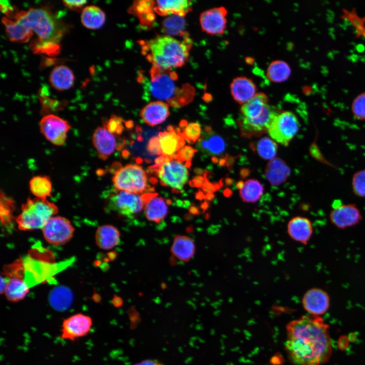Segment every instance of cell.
Instances as JSON below:
<instances>
[{
  "label": "cell",
  "instance_id": "cell-1",
  "mask_svg": "<svg viewBox=\"0 0 365 365\" xmlns=\"http://www.w3.org/2000/svg\"><path fill=\"white\" fill-rule=\"evenodd\" d=\"M285 350L294 365H320L332 352L328 326L317 315H304L286 325Z\"/></svg>",
  "mask_w": 365,
  "mask_h": 365
},
{
  "label": "cell",
  "instance_id": "cell-2",
  "mask_svg": "<svg viewBox=\"0 0 365 365\" xmlns=\"http://www.w3.org/2000/svg\"><path fill=\"white\" fill-rule=\"evenodd\" d=\"M27 26L36 35L30 44L32 52L50 56L60 51V42L64 32L63 24L44 8L18 11L13 18Z\"/></svg>",
  "mask_w": 365,
  "mask_h": 365
},
{
  "label": "cell",
  "instance_id": "cell-3",
  "mask_svg": "<svg viewBox=\"0 0 365 365\" xmlns=\"http://www.w3.org/2000/svg\"><path fill=\"white\" fill-rule=\"evenodd\" d=\"M190 46L188 41L162 35L148 41L142 50L153 67L168 70L185 64L189 58Z\"/></svg>",
  "mask_w": 365,
  "mask_h": 365
},
{
  "label": "cell",
  "instance_id": "cell-4",
  "mask_svg": "<svg viewBox=\"0 0 365 365\" xmlns=\"http://www.w3.org/2000/svg\"><path fill=\"white\" fill-rule=\"evenodd\" d=\"M58 211L57 206L47 199L28 198L16 218L18 229L21 231L42 229Z\"/></svg>",
  "mask_w": 365,
  "mask_h": 365
},
{
  "label": "cell",
  "instance_id": "cell-5",
  "mask_svg": "<svg viewBox=\"0 0 365 365\" xmlns=\"http://www.w3.org/2000/svg\"><path fill=\"white\" fill-rule=\"evenodd\" d=\"M113 181L117 190L133 193H142L148 187L147 173L137 164H128L118 169Z\"/></svg>",
  "mask_w": 365,
  "mask_h": 365
},
{
  "label": "cell",
  "instance_id": "cell-6",
  "mask_svg": "<svg viewBox=\"0 0 365 365\" xmlns=\"http://www.w3.org/2000/svg\"><path fill=\"white\" fill-rule=\"evenodd\" d=\"M177 77L170 70H162L153 67L151 70L150 90L152 95L161 101H168L174 106V97L177 91Z\"/></svg>",
  "mask_w": 365,
  "mask_h": 365
},
{
  "label": "cell",
  "instance_id": "cell-7",
  "mask_svg": "<svg viewBox=\"0 0 365 365\" xmlns=\"http://www.w3.org/2000/svg\"><path fill=\"white\" fill-rule=\"evenodd\" d=\"M299 121L289 111L279 112L272 120L267 132L273 140L287 146L299 131Z\"/></svg>",
  "mask_w": 365,
  "mask_h": 365
},
{
  "label": "cell",
  "instance_id": "cell-8",
  "mask_svg": "<svg viewBox=\"0 0 365 365\" xmlns=\"http://www.w3.org/2000/svg\"><path fill=\"white\" fill-rule=\"evenodd\" d=\"M145 200L144 195L118 190L108 198L107 208L125 216H134L144 209Z\"/></svg>",
  "mask_w": 365,
  "mask_h": 365
},
{
  "label": "cell",
  "instance_id": "cell-9",
  "mask_svg": "<svg viewBox=\"0 0 365 365\" xmlns=\"http://www.w3.org/2000/svg\"><path fill=\"white\" fill-rule=\"evenodd\" d=\"M159 165L157 174L162 185L181 190L188 180L187 167L177 160H167Z\"/></svg>",
  "mask_w": 365,
  "mask_h": 365
},
{
  "label": "cell",
  "instance_id": "cell-10",
  "mask_svg": "<svg viewBox=\"0 0 365 365\" xmlns=\"http://www.w3.org/2000/svg\"><path fill=\"white\" fill-rule=\"evenodd\" d=\"M44 238L50 244L62 245L72 237L74 228L70 221L60 216L50 218L42 229Z\"/></svg>",
  "mask_w": 365,
  "mask_h": 365
},
{
  "label": "cell",
  "instance_id": "cell-11",
  "mask_svg": "<svg viewBox=\"0 0 365 365\" xmlns=\"http://www.w3.org/2000/svg\"><path fill=\"white\" fill-rule=\"evenodd\" d=\"M93 325L92 318L81 313L72 314L62 321L60 338L65 340L75 341L87 336Z\"/></svg>",
  "mask_w": 365,
  "mask_h": 365
},
{
  "label": "cell",
  "instance_id": "cell-12",
  "mask_svg": "<svg viewBox=\"0 0 365 365\" xmlns=\"http://www.w3.org/2000/svg\"><path fill=\"white\" fill-rule=\"evenodd\" d=\"M41 133L51 143L56 145H63L70 128L69 123L57 116H45L40 123Z\"/></svg>",
  "mask_w": 365,
  "mask_h": 365
},
{
  "label": "cell",
  "instance_id": "cell-13",
  "mask_svg": "<svg viewBox=\"0 0 365 365\" xmlns=\"http://www.w3.org/2000/svg\"><path fill=\"white\" fill-rule=\"evenodd\" d=\"M280 112L268 104L262 114L256 118L247 119L240 118L239 126L244 137L258 136L267 132L274 118Z\"/></svg>",
  "mask_w": 365,
  "mask_h": 365
},
{
  "label": "cell",
  "instance_id": "cell-14",
  "mask_svg": "<svg viewBox=\"0 0 365 365\" xmlns=\"http://www.w3.org/2000/svg\"><path fill=\"white\" fill-rule=\"evenodd\" d=\"M227 10L223 7H215L203 12L199 22L202 30L209 34H223L227 28Z\"/></svg>",
  "mask_w": 365,
  "mask_h": 365
},
{
  "label": "cell",
  "instance_id": "cell-15",
  "mask_svg": "<svg viewBox=\"0 0 365 365\" xmlns=\"http://www.w3.org/2000/svg\"><path fill=\"white\" fill-rule=\"evenodd\" d=\"M331 223L339 229H345L359 223L362 215L358 208L354 204H341L333 208L330 214Z\"/></svg>",
  "mask_w": 365,
  "mask_h": 365
},
{
  "label": "cell",
  "instance_id": "cell-16",
  "mask_svg": "<svg viewBox=\"0 0 365 365\" xmlns=\"http://www.w3.org/2000/svg\"><path fill=\"white\" fill-rule=\"evenodd\" d=\"M302 305L304 309L311 315L318 316L325 313L328 309L330 297L323 289L312 288L304 294Z\"/></svg>",
  "mask_w": 365,
  "mask_h": 365
},
{
  "label": "cell",
  "instance_id": "cell-17",
  "mask_svg": "<svg viewBox=\"0 0 365 365\" xmlns=\"http://www.w3.org/2000/svg\"><path fill=\"white\" fill-rule=\"evenodd\" d=\"M92 142L98 156L105 160L117 149L118 143L115 135L104 126L98 127L94 131Z\"/></svg>",
  "mask_w": 365,
  "mask_h": 365
},
{
  "label": "cell",
  "instance_id": "cell-18",
  "mask_svg": "<svg viewBox=\"0 0 365 365\" xmlns=\"http://www.w3.org/2000/svg\"><path fill=\"white\" fill-rule=\"evenodd\" d=\"M287 231L291 239L306 245L312 236L313 226L311 222L308 218L297 216L288 221Z\"/></svg>",
  "mask_w": 365,
  "mask_h": 365
},
{
  "label": "cell",
  "instance_id": "cell-19",
  "mask_svg": "<svg viewBox=\"0 0 365 365\" xmlns=\"http://www.w3.org/2000/svg\"><path fill=\"white\" fill-rule=\"evenodd\" d=\"M170 114L168 103L157 100L147 104L141 110L140 116L147 125L155 126L164 121Z\"/></svg>",
  "mask_w": 365,
  "mask_h": 365
},
{
  "label": "cell",
  "instance_id": "cell-20",
  "mask_svg": "<svg viewBox=\"0 0 365 365\" xmlns=\"http://www.w3.org/2000/svg\"><path fill=\"white\" fill-rule=\"evenodd\" d=\"M231 93L233 99L240 104H244L257 94L255 84L246 77L234 78L230 85Z\"/></svg>",
  "mask_w": 365,
  "mask_h": 365
},
{
  "label": "cell",
  "instance_id": "cell-21",
  "mask_svg": "<svg viewBox=\"0 0 365 365\" xmlns=\"http://www.w3.org/2000/svg\"><path fill=\"white\" fill-rule=\"evenodd\" d=\"M192 3L187 0L157 1L154 2V11L161 16H185L191 11Z\"/></svg>",
  "mask_w": 365,
  "mask_h": 365
},
{
  "label": "cell",
  "instance_id": "cell-22",
  "mask_svg": "<svg viewBox=\"0 0 365 365\" xmlns=\"http://www.w3.org/2000/svg\"><path fill=\"white\" fill-rule=\"evenodd\" d=\"M157 139L160 153L167 157L178 152L185 144L182 135L173 130L160 133Z\"/></svg>",
  "mask_w": 365,
  "mask_h": 365
},
{
  "label": "cell",
  "instance_id": "cell-23",
  "mask_svg": "<svg viewBox=\"0 0 365 365\" xmlns=\"http://www.w3.org/2000/svg\"><path fill=\"white\" fill-rule=\"evenodd\" d=\"M146 196L144 211L146 218L150 222L158 223L166 216L168 208L164 199L157 195Z\"/></svg>",
  "mask_w": 365,
  "mask_h": 365
},
{
  "label": "cell",
  "instance_id": "cell-24",
  "mask_svg": "<svg viewBox=\"0 0 365 365\" xmlns=\"http://www.w3.org/2000/svg\"><path fill=\"white\" fill-rule=\"evenodd\" d=\"M197 142L196 147L199 150L211 156L222 154L226 147L223 138L211 131L202 133Z\"/></svg>",
  "mask_w": 365,
  "mask_h": 365
},
{
  "label": "cell",
  "instance_id": "cell-25",
  "mask_svg": "<svg viewBox=\"0 0 365 365\" xmlns=\"http://www.w3.org/2000/svg\"><path fill=\"white\" fill-rule=\"evenodd\" d=\"M2 22L8 39L12 42L26 43L33 35L31 29L19 21L4 17Z\"/></svg>",
  "mask_w": 365,
  "mask_h": 365
},
{
  "label": "cell",
  "instance_id": "cell-26",
  "mask_svg": "<svg viewBox=\"0 0 365 365\" xmlns=\"http://www.w3.org/2000/svg\"><path fill=\"white\" fill-rule=\"evenodd\" d=\"M171 252L178 260L187 262L190 261L195 252L194 240L184 235H177L174 238Z\"/></svg>",
  "mask_w": 365,
  "mask_h": 365
},
{
  "label": "cell",
  "instance_id": "cell-27",
  "mask_svg": "<svg viewBox=\"0 0 365 365\" xmlns=\"http://www.w3.org/2000/svg\"><path fill=\"white\" fill-rule=\"evenodd\" d=\"M75 77L72 70L63 65L55 66L50 72L49 82L55 89L62 91L70 88Z\"/></svg>",
  "mask_w": 365,
  "mask_h": 365
},
{
  "label": "cell",
  "instance_id": "cell-28",
  "mask_svg": "<svg viewBox=\"0 0 365 365\" xmlns=\"http://www.w3.org/2000/svg\"><path fill=\"white\" fill-rule=\"evenodd\" d=\"M120 239L118 229L111 225L100 226L95 233V241L101 249L108 250L117 246Z\"/></svg>",
  "mask_w": 365,
  "mask_h": 365
},
{
  "label": "cell",
  "instance_id": "cell-29",
  "mask_svg": "<svg viewBox=\"0 0 365 365\" xmlns=\"http://www.w3.org/2000/svg\"><path fill=\"white\" fill-rule=\"evenodd\" d=\"M290 170L281 159L274 158L267 164L265 175L268 180L273 186H278L285 181L289 175Z\"/></svg>",
  "mask_w": 365,
  "mask_h": 365
},
{
  "label": "cell",
  "instance_id": "cell-30",
  "mask_svg": "<svg viewBox=\"0 0 365 365\" xmlns=\"http://www.w3.org/2000/svg\"><path fill=\"white\" fill-rule=\"evenodd\" d=\"M268 104V96L264 93H257L241 107V118L253 119L263 112Z\"/></svg>",
  "mask_w": 365,
  "mask_h": 365
},
{
  "label": "cell",
  "instance_id": "cell-31",
  "mask_svg": "<svg viewBox=\"0 0 365 365\" xmlns=\"http://www.w3.org/2000/svg\"><path fill=\"white\" fill-rule=\"evenodd\" d=\"M81 20L82 24L87 28L98 29L104 24L105 15L98 7L94 5L87 6L82 10Z\"/></svg>",
  "mask_w": 365,
  "mask_h": 365
},
{
  "label": "cell",
  "instance_id": "cell-32",
  "mask_svg": "<svg viewBox=\"0 0 365 365\" xmlns=\"http://www.w3.org/2000/svg\"><path fill=\"white\" fill-rule=\"evenodd\" d=\"M28 290V288L23 280L14 277L8 280L4 294L8 301L18 302L24 299Z\"/></svg>",
  "mask_w": 365,
  "mask_h": 365
},
{
  "label": "cell",
  "instance_id": "cell-33",
  "mask_svg": "<svg viewBox=\"0 0 365 365\" xmlns=\"http://www.w3.org/2000/svg\"><path fill=\"white\" fill-rule=\"evenodd\" d=\"M264 192L261 184L254 179L247 180L239 190L240 197L246 203H255L261 198Z\"/></svg>",
  "mask_w": 365,
  "mask_h": 365
},
{
  "label": "cell",
  "instance_id": "cell-34",
  "mask_svg": "<svg viewBox=\"0 0 365 365\" xmlns=\"http://www.w3.org/2000/svg\"><path fill=\"white\" fill-rule=\"evenodd\" d=\"M267 77L271 82L279 83L288 79L291 74L289 65L282 60H274L269 65Z\"/></svg>",
  "mask_w": 365,
  "mask_h": 365
},
{
  "label": "cell",
  "instance_id": "cell-35",
  "mask_svg": "<svg viewBox=\"0 0 365 365\" xmlns=\"http://www.w3.org/2000/svg\"><path fill=\"white\" fill-rule=\"evenodd\" d=\"M29 189L35 197L47 199L51 195L52 186L49 177L38 175L33 176L30 179Z\"/></svg>",
  "mask_w": 365,
  "mask_h": 365
},
{
  "label": "cell",
  "instance_id": "cell-36",
  "mask_svg": "<svg viewBox=\"0 0 365 365\" xmlns=\"http://www.w3.org/2000/svg\"><path fill=\"white\" fill-rule=\"evenodd\" d=\"M256 150L262 158L272 160L276 155L277 144L272 139L265 137L258 141Z\"/></svg>",
  "mask_w": 365,
  "mask_h": 365
},
{
  "label": "cell",
  "instance_id": "cell-37",
  "mask_svg": "<svg viewBox=\"0 0 365 365\" xmlns=\"http://www.w3.org/2000/svg\"><path fill=\"white\" fill-rule=\"evenodd\" d=\"M165 20L164 24V29L166 32L172 34L182 33L184 26V20L179 16L172 15Z\"/></svg>",
  "mask_w": 365,
  "mask_h": 365
},
{
  "label": "cell",
  "instance_id": "cell-38",
  "mask_svg": "<svg viewBox=\"0 0 365 365\" xmlns=\"http://www.w3.org/2000/svg\"><path fill=\"white\" fill-rule=\"evenodd\" d=\"M353 192L359 197H365V169L356 171L352 179Z\"/></svg>",
  "mask_w": 365,
  "mask_h": 365
},
{
  "label": "cell",
  "instance_id": "cell-39",
  "mask_svg": "<svg viewBox=\"0 0 365 365\" xmlns=\"http://www.w3.org/2000/svg\"><path fill=\"white\" fill-rule=\"evenodd\" d=\"M351 110L355 118L359 120H365V92L359 94L354 99Z\"/></svg>",
  "mask_w": 365,
  "mask_h": 365
},
{
  "label": "cell",
  "instance_id": "cell-40",
  "mask_svg": "<svg viewBox=\"0 0 365 365\" xmlns=\"http://www.w3.org/2000/svg\"><path fill=\"white\" fill-rule=\"evenodd\" d=\"M14 202L1 192V214L2 222L6 223L11 220Z\"/></svg>",
  "mask_w": 365,
  "mask_h": 365
},
{
  "label": "cell",
  "instance_id": "cell-41",
  "mask_svg": "<svg viewBox=\"0 0 365 365\" xmlns=\"http://www.w3.org/2000/svg\"><path fill=\"white\" fill-rule=\"evenodd\" d=\"M201 135V129L197 123H190L186 125L182 134L184 138L192 143L198 141Z\"/></svg>",
  "mask_w": 365,
  "mask_h": 365
},
{
  "label": "cell",
  "instance_id": "cell-42",
  "mask_svg": "<svg viewBox=\"0 0 365 365\" xmlns=\"http://www.w3.org/2000/svg\"><path fill=\"white\" fill-rule=\"evenodd\" d=\"M196 150L190 146H185L182 147L177 152V160L180 162H188L190 161L195 153L196 152Z\"/></svg>",
  "mask_w": 365,
  "mask_h": 365
},
{
  "label": "cell",
  "instance_id": "cell-43",
  "mask_svg": "<svg viewBox=\"0 0 365 365\" xmlns=\"http://www.w3.org/2000/svg\"><path fill=\"white\" fill-rule=\"evenodd\" d=\"M65 7L74 11H80L87 3L86 1H63Z\"/></svg>",
  "mask_w": 365,
  "mask_h": 365
},
{
  "label": "cell",
  "instance_id": "cell-44",
  "mask_svg": "<svg viewBox=\"0 0 365 365\" xmlns=\"http://www.w3.org/2000/svg\"><path fill=\"white\" fill-rule=\"evenodd\" d=\"M106 128L112 133L118 132L120 128V121L117 117L112 118L105 125Z\"/></svg>",
  "mask_w": 365,
  "mask_h": 365
},
{
  "label": "cell",
  "instance_id": "cell-45",
  "mask_svg": "<svg viewBox=\"0 0 365 365\" xmlns=\"http://www.w3.org/2000/svg\"><path fill=\"white\" fill-rule=\"evenodd\" d=\"M134 365H163L159 361L154 359H147Z\"/></svg>",
  "mask_w": 365,
  "mask_h": 365
},
{
  "label": "cell",
  "instance_id": "cell-46",
  "mask_svg": "<svg viewBox=\"0 0 365 365\" xmlns=\"http://www.w3.org/2000/svg\"><path fill=\"white\" fill-rule=\"evenodd\" d=\"M8 280H7L5 277H3L2 275L1 276V293H5L6 288L7 287Z\"/></svg>",
  "mask_w": 365,
  "mask_h": 365
},
{
  "label": "cell",
  "instance_id": "cell-47",
  "mask_svg": "<svg viewBox=\"0 0 365 365\" xmlns=\"http://www.w3.org/2000/svg\"><path fill=\"white\" fill-rule=\"evenodd\" d=\"M114 301V304L117 307H120L122 305V300L119 297L115 298Z\"/></svg>",
  "mask_w": 365,
  "mask_h": 365
}]
</instances>
